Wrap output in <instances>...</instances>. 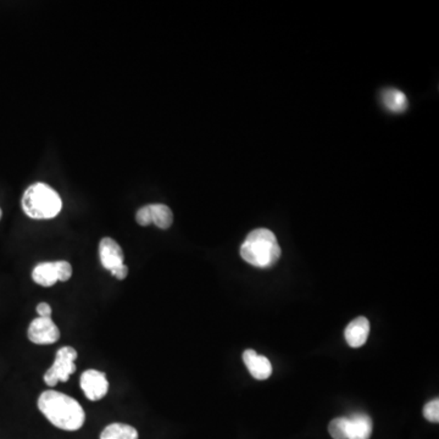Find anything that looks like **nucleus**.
I'll list each match as a JSON object with an SVG mask.
<instances>
[{
	"mask_svg": "<svg viewBox=\"0 0 439 439\" xmlns=\"http://www.w3.org/2000/svg\"><path fill=\"white\" fill-rule=\"evenodd\" d=\"M38 409L45 419L63 431H78L85 425V414L81 404L68 395L49 390L38 398Z\"/></svg>",
	"mask_w": 439,
	"mask_h": 439,
	"instance_id": "nucleus-1",
	"label": "nucleus"
},
{
	"mask_svg": "<svg viewBox=\"0 0 439 439\" xmlns=\"http://www.w3.org/2000/svg\"><path fill=\"white\" fill-rule=\"evenodd\" d=\"M80 385L87 399L92 402H98L108 395L109 382L107 375L95 368H90L82 373Z\"/></svg>",
	"mask_w": 439,
	"mask_h": 439,
	"instance_id": "nucleus-5",
	"label": "nucleus"
},
{
	"mask_svg": "<svg viewBox=\"0 0 439 439\" xmlns=\"http://www.w3.org/2000/svg\"><path fill=\"white\" fill-rule=\"evenodd\" d=\"M138 432L133 426L126 423H112L104 428L99 439H138Z\"/></svg>",
	"mask_w": 439,
	"mask_h": 439,
	"instance_id": "nucleus-12",
	"label": "nucleus"
},
{
	"mask_svg": "<svg viewBox=\"0 0 439 439\" xmlns=\"http://www.w3.org/2000/svg\"><path fill=\"white\" fill-rule=\"evenodd\" d=\"M23 210L30 219H54L63 209V200L55 189L48 184H38L30 186L21 199Z\"/></svg>",
	"mask_w": 439,
	"mask_h": 439,
	"instance_id": "nucleus-3",
	"label": "nucleus"
},
{
	"mask_svg": "<svg viewBox=\"0 0 439 439\" xmlns=\"http://www.w3.org/2000/svg\"><path fill=\"white\" fill-rule=\"evenodd\" d=\"M37 314L38 318H50L53 314V309L48 303H40L37 305Z\"/></svg>",
	"mask_w": 439,
	"mask_h": 439,
	"instance_id": "nucleus-19",
	"label": "nucleus"
},
{
	"mask_svg": "<svg viewBox=\"0 0 439 439\" xmlns=\"http://www.w3.org/2000/svg\"><path fill=\"white\" fill-rule=\"evenodd\" d=\"M58 270L59 282H66L72 276V266L65 260L55 261Z\"/></svg>",
	"mask_w": 439,
	"mask_h": 439,
	"instance_id": "nucleus-17",
	"label": "nucleus"
},
{
	"mask_svg": "<svg viewBox=\"0 0 439 439\" xmlns=\"http://www.w3.org/2000/svg\"><path fill=\"white\" fill-rule=\"evenodd\" d=\"M76 349L72 347H63L58 350L55 355V360L53 365L48 368V371L44 373L45 385L49 387H55L59 382H68L71 375L76 372L77 360Z\"/></svg>",
	"mask_w": 439,
	"mask_h": 439,
	"instance_id": "nucleus-4",
	"label": "nucleus"
},
{
	"mask_svg": "<svg viewBox=\"0 0 439 439\" xmlns=\"http://www.w3.org/2000/svg\"><path fill=\"white\" fill-rule=\"evenodd\" d=\"M423 416L426 420H428L433 423L439 422V399H433L430 403L426 404L423 407Z\"/></svg>",
	"mask_w": 439,
	"mask_h": 439,
	"instance_id": "nucleus-16",
	"label": "nucleus"
},
{
	"mask_svg": "<svg viewBox=\"0 0 439 439\" xmlns=\"http://www.w3.org/2000/svg\"><path fill=\"white\" fill-rule=\"evenodd\" d=\"M241 256L248 264L259 269H269L277 263L281 248L272 231L256 229L248 234L241 247Z\"/></svg>",
	"mask_w": 439,
	"mask_h": 439,
	"instance_id": "nucleus-2",
	"label": "nucleus"
},
{
	"mask_svg": "<svg viewBox=\"0 0 439 439\" xmlns=\"http://www.w3.org/2000/svg\"><path fill=\"white\" fill-rule=\"evenodd\" d=\"M148 206L150 222L159 229H170L171 224L174 222V214L170 208L164 204H150Z\"/></svg>",
	"mask_w": 439,
	"mask_h": 439,
	"instance_id": "nucleus-13",
	"label": "nucleus"
},
{
	"mask_svg": "<svg viewBox=\"0 0 439 439\" xmlns=\"http://www.w3.org/2000/svg\"><path fill=\"white\" fill-rule=\"evenodd\" d=\"M136 221H137V224H140V226H149V224H152V222H150V215H149L148 205L143 206V208H140V209L137 211V214H136Z\"/></svg>",
	"mask_w": 439,
	"mask_h": 439,
	"instance_id": "nucleus-18",
	"label": "nucleus"
},
{
	"mask_svg": "<svg viewBox=\"0 0 439 439\" xmlns=\"http://www.w3.org/2000/svg\"><path fill=\"white\" fill-rule=\"evenodd\" d=\"M99 258L103 267L112 271L120 265L125 264V255L120 244L110 237H105L99 243Z\"/></svg>",
	"mask_w": 439,
	"mask_h": 439,
	"instance_id": "nucleus-7",
	"label": "nucleus"
},
{
	"mask_svg": "<svg viewBox=\"0 0 439 439\" xmlns=\"http://www.w3.org/2000/svg\"><path fill=\"white\" fill-rule=\"evenodd\" d=\"M243 361L247 366L248 371L255 380H267L272 375V365L269 359L264 355H259L255 350L248 349L243 353Z\"/></svg>",
	"mask_w": 439,
	"mask_h": 439,
	"instance_id": "nucleus-8",
	"label": "nucleus"
},
{
	"mask_svg": "<svg viewBox=\"0 0 439 439\" xmlns=\"http://www.w3.org/2000/svg\"><path fill=\"white\" fill-rule=\"evenodd\" d=\"M383 103H385V108L393 112H403L408 108V98L400 90H385L383 93Z\"/></svg>",
	"mask_w": 439,
	"mask_h": 439,
	"instance_id": "nucleus-14",
	"label": "nucleus"
},
{
	"mask_svg": "<svg viewBox=\"0 0 439 439\" xmlns=\"http://www.w3.org/2000/svg\"><path fill=\"white\" fill-rule=\"evenodd\" d=\"M1 216H3V211L0 209V220H1Z\"/></svg>",
	"mask_w": 439,
	"mask_h": 439,
	"instance_id": "nucleus-21",
	"label": "nucleus"
},
{
	"mask_svg": "<svg viewBox=\"0 0 439 439\" xmlns=\"http://www.w3.org/2000/svg\"><path fill=\"white\" fill-rule=\"evenodd\" d=\"M371 435V417L366 414H355L348 417V439H370Z\"/></svg>",
	"mask_w": 439,
	"mask_h": 439,
	"instance_id": "nucleus-10",
	"label": "nucleus"
},
{
	"mask_svg": "<svg viewBox=\"0 0 439 439\" xmlns=\"http://www.w3.org/2000/svg\"><path fill=\"white\" fill-rule=\"evenodd\" d=\"M110 274L114 276V277H116L117 279H125L127 277V275H128V267L126 266L125 264L120 265V266H117L115 269H112L110 271Z\"/></svg>",
	"mask_w": 439,
	"mask_h": 439,
	"instance_id": "nucleus-20",
	"label": "nucleus"
},
{
	"mask_svg": "<svg viewBox=\"0 0 439 439\" xmlns=\"http://www.w3.org/2000/svg\"><path fill=\"white\" fill-rule=\"evenodd\" d=\"M370 335V323L366 318H356L347 326L344 331L345 341L351 348H360L368 341Z\"/></svg>",
	"mask_w": 439,
	"mask_h": 439,
	"instance_id": "nucleus-9",
	"label": "nucleus"
},
{
	"mask_svg": "<svg viewBox=\"0 0 439 439\" xmlns=\"http://www.w3.org/2000/svg\"><path fill=\"white\" fill-rule=\"evenodd\" d=\"M32 279L42 287H52L59 282L58 270L55 263L45 261L37 265L32 271Z\"/></svg>",
	"mask_w": 439,
	"mask_h": 439,
	"instance_id": "nucleus-11",
	"label": "nucleus"
},
{
	"mask_svg": "<svg viewBox=\"0 0 439 439\" xmlns=\"http://www.w3.org/2000/svg\"><path fill=\"white\" fill-rule=\"evenodd\" d=\"M28 336V339L35 344H53L59 341L60 331L52 318H37L30 325Z\"/></svg>",
	"mask_w": 439,
	"mask_h": 439,
	"instance_id": "nucleus-6",
	"label": "nucleus"
},
{
	"mask_svg": "<svg viewBox=\"0 0 439 439\" xmlns=\"http://www.w3.org/2000/svg\"><path fill=\"white\" fill-rule=\"evenodd\" d=\"M328 432L333 439H348V417H337L332 420Z\"/></svg>",
	"mask_w": 439,
	"mask_h": 439,
	"instance_id": "nucleus-15",
	"label": "nucleus"
}]
</instances>
